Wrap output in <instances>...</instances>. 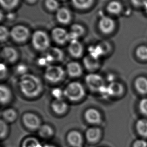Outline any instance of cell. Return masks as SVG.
<instances>
[{"label":"cell","mask_w":147,"mask_h":147,"mask_svg":"<svg viewBox=\"0 0 147 147\" xmlns=\"http://www.w3.org/2000/svg\"><path fill=\"white\" fill-rule=\"evenodd\" d=\"M68 74L72 78H78L82 75V69L80 64L76 62H70L66 66Z\"/></svg>","instance_id":"obj_19"},{"label":"cell","mask_w":147,"mask_h":147,"mask_svg":"<svg viewBox=\"0 0 147 147\" xmlns=\"http://www.w3.org/2000/svg\"><path fill=\"white\" fill-rule=\"evenodd\" d=\"M123 5L121 2L118 1H112L107 4V10L110 14L117 15L123 11Z\"/></svg>","instance_id":"obj_23"},{"label":"cell","mask_w":147,"mask_h":147,"mask_svg":"<svg viewBox=\"0 0 147 147\" xmlns=\"http://www.w3.org/2000/svg\"><path fill=\"white\" fill-rule=\"evenodd\" d=\"M132 147H147V141L142 138L136 140L133 143Z\"/></svg>","instance_id":"obj_36"},{"label":"cell","mask_w":147,"mask_h":147,"mask_svg":"<svg viewBox=\"0 0 147 147\" xmlns=\"http://www.w3.org/2000/svg\"><path fill=\"white\" fill-rule=\"evenodd\" d=\"M139 108L141 113L146 117H147V98H145L140 100Z\"/></svg>","instance_id":"obj_35"},{"label":"cell","mask_w":147,"mask_h":147,"mask_svg":"<svg viewBox=\"0 0 147 147\" xmlns=\"http://www.w3.org/2000/svg\"><path fill=\"white\" fill-rule=\"evenodd\" d=\"M37 133L39 138L45 140L52 139L55 135V131L53 127L47 123L42 124Z\"/></svg>","instance_id":"obj_13"},{"label":"cell","mask_w":147,"mask_h":147,"mask_svg":"<svg viewBox=\"0 0 147 147\" xmlns=\"http://www.w3.org/2000/svg\"><path fill=\"white\" fill-rule=\"evenodd\" d=\"M52 94L55 99H62V96H64V91L59 88H54L52 92Z\"/></svg>","instance_id":"obj_37"},{"label":"cell","mask_w":147,"mask_h":147,"mask_svg":"<svg viewBox=\"0 0 147 147\" xmlns=\"http://www.w3.org/2000/svg\"><path fill=\"white\" fill-rule=\"evenodd\" d=\"M27 2L30 3H34L37 1V0H26Z\"/></svg>","instance_id":"obj_41"},{"label":"cell","mask_w":147,"mask_h":147,"mask_svg":"<svg viewBox=\"0 0 147 147\" xmlns=\"http://www.w3.org/2000/svg\"><path fill=\"white\" fill-rule=\"evenodd\" d=\"M45 5L50 11H57L59 9V4L57 0H45Z\"/></svg>","instance_id":"obj_33"},{"label":"cell","mask_w":147,"mask_h":147,"mask_svg":"<svg viewBox=\"0 0 147 147\" xmlns=\"http://www.w3.org/2000/svg\"><path fill=\"white\" fill-rule=\"evenodd\" d=\"M70 33L76 35L78 38L84 35V27L78 24H74L71 26Z\"/></svg>","instance_id":"obj_31"},{"label":"cell","mask_w":147,"mask_h":147,"mask_svg":"<svg viewBox=\"0 0 147 147\" xmlns=\"http://www.w3.org/2000/svg\"><path fill=\"white\" fill-rule=\"evenodd\" d=\"M12 98V92L8 86L2 84L0 86V101L2 105L8 103Z\"/></svg>","instance_id":"obj_24"},{"label":"cell","mask_w":147,"mask_h":147,"mask_svg":"<svg viewBox=\"0 0 147 147\" xmlns=\"http://www.w3.org/2000/svg\"><path fill=\"white\" fill-rule=\"evenodd\" d=\"M136 54L140 59L144 61L147 60V47L142 45L138 47L136 51Z\"/></svg>","instance_id":"obj_32"},{"label":"cell","mask_w":147,"mask_h":147,"mask_svg":"<svg viewBox=\"0 0 147 147\" xmlns=\"http://www.w3.org/2000/svg\"><path fill=\"white\" fill-rule=\"evenodd\" d=\"M123 86L117 82H112L107 86H106L105 94L111 96H117L123 93Z\"/></svg>","instance_id":"obj_14"},{"label":"cell","mask_w":147,"mask_h":147,"mask_svg":"<svg viewBox=\"0 0 147 147\" xmlns=\"http://www.w3.org/2000/svg\"><path fill=\"white\" fill-rule=\"evenodd\" d=\"M65 71L63 68L57 65H50L47 67L44 76L49 82L56 83L63 79Z\"/></svg>","instance_id":"obj_5"},{"label":"cell","mask_w":147,"mask_h":147,"mask_svg":"<svg viewBox=\"0 0 147 147\" xmlns=\"http://www.w3.org/2000/svg\"><path fill=\"white\" fill-rule=\"evenodd\" d=\"M94 0H71L72 3L76 8L86 9L92 6Z\"/></svg>","instance_id":"obj_29"},{"label":"cell","mask_w":147,"mask_h":147,"mask_svg":"<svg viewBox=\"0 0 147 147\" xmlns=\"http://www.w3.org/2000/svg\"><path fill=\"white\" fill-rule=\"evenodd\" d=\"M84 117L86 121L92 126L100 125L102 121L101 113L94 108L87 109L84 114Z\"/></svg>","instance_id":"obj_10"},{"label":"cell","mask_w":147,"mask_h":147,"mask_svg":"<svg viewBox=\"0 0 147 147\" xmlns=\"http://www.w3.org/2000/svg\"><path fill=\"white\" fill-rule=\"evenodd\" d=\"M10 34L13 40L16 42H24L28 39L30 32L26 26L18 25L12 28Z\"/></svg>","instance_id":"obj_9"},{"label":"cell","mask_w":147,"mask_h":147,"mask_svg":"<svg viewBox=\"0 0 147 147\" xmlns=\"http://www.w3.org/2000/svg\"><path fill=\"white\" fill-rule=\"evenodd\" d=\"M136 130L138 134L144 139L147 138V119H140L136 123Z\"/></svg>","instance_id":"obj_21"},{"label":"cell","mask_w":147,"mask_h":147,"mask_svg":"<svg viewBox=\"0 0 147 147\" xmlns=\"http://www.w3.org/2000/svg\"><path fill=\"white\" fill-rule=\"evenodd\" d=\"M83 63L85 67L90 71H94L99 66V59L88 54L84 58Z\"/></svg>","instance_id":"obj_20"},{"label":"cell","mask_w":147,"mask_h":147,"mask_svg":"<svg viewBox=\"0 0 147 147\" xmlns=\"http://www.w3.org/2000/svg\"><path fill=\"white\" fill-rule=\"evenodd\" d=\"M1 6L7 10L15 8L19 3V0H0Z\"/></svg>","instance_id":"obj_30"},{"label":"cell","mask_w":147,"mask_h":147,"mask_svg":"<svg viewBox=\"0 0 147 147\" xmlns=\"http://www.w3.org/2000/svg\"><path fill=\"white\" fill-rule=\"evenodd\" d=\"M22 121L24 127L31 131H37L42 125L40 117L35 113H26L22 117Z\"/></svg>","instance_id":"obj_4"},{"label":"cell","mask_w":147,"mask_h":147,"mask_svg":"<svg viewBox=\"0 0 147 147\" xmlns=\"http://www.w3.org/2000/svg\"><path fill=\"white\" fill-rule=\"evenodd\" d=\"M11 36L10 31L5 26H1L0 27V40L1 42H4L6 41L9 36Z\"/></svg>","instance_id":"obj_34"},{"label":"cell","mask_w":147,"mask_h":147,"mask_svg":"<svg viewBox=\"0 0 147 147\" xmlns=\"http://www.w3.org/2000/svg\"><path fill=\"white\" fill-rule=\"evenodd\" d=\"M19 86L22 94L28 98L36 97L43 90L41 80L32 74H26L22 75L19 80Z\"/></svg>","instance_id":"obj_1"},{"label":"cell","mask_w":147,"mask_h":147,"mask_svg":"<svg viewBox=\"0 0 147 147\" xmlns=\"http://www.w3.org/2000/svg\"><path fill=\"white\" fill-rule=\"evenodd\" d=\"M68 51L74 57L79 58L82 55L84 48L82 44L78 40L70 42L68 46Z\"/></svg>","instance_id":"obj_18"},{"label":"cell","mask_w":147,"mask_h":147,"mask_svg":"<svg viewBox=\"0 0 147 147\" xmlns=\"http://www.w3.org/2000/svg\"><path fill=\"white\" fill-rule=\"evenodd\" d=\"M52 37L58 44H63L68 42L69 33L64 28L56 27L52 31Z\"/></svg>","instance_id":"obj_12"},{"label":"cell","mask_w":147,"mask_h":147,"mask_svg":"<svg viewBox=\"0 0 147 147\" xmlns=\"http://www.w3.org/2000/svg\"><path fill=\"white\" fill-rule=\"evenodd\" d=\"M52 109L58 115L65 113L68 109L67 104L62 99H55L51 103Z\"/></svg>","instance_id":"obj_17"},{"label":"cell","mask_w":147,"mask_h":147,"mask_svg":"<svg viewBox=\"0 0 147 147\" xmlns=\"http://www.w3.org/2000/svg\"><path fill=\"white\" fill-rule=\"evenodd\" d=\"M1 55L5 60L11 63L15 61L18 58V53L16 50L10 46H6L3 48Z\"/></svg>","instance_id":"obj_15"},{"label":"cell","mask_w":147,"mask_h":147,"mask_svg":"<svg viewBox=\"0 0 147 147\" xmlns=\"http://www.w3.org/2000/svg\"><path fill=\"white\" fill-rule=\"evenodd\" d=\"M58 21L63 24L69 23L71 20V14L69 9L65 7H61L57 11L56 15Z\"/></svg>","instance_id":"obj_16"},{"label":"cell","mask_w":147,"mask_h":147,"mask_svg":"<svg viewBox=\"0 0 147 147\" xmlns=\"http://www.w3.org/2000/svg\"><path fill=\"white\" fill-rule=\"evenodd\" d=\"M2 119L8 123H11L16 121L18 117L17 111L12 108L4 110L2 113Z\"/></svg>","instance_id":"obj_25"},{"label":"cell","mask_w":147,"mask_h":147,"mask_svg":"<svg viewBox=\"0 0 147 147\" xmlns=\"http://www.w3.org/2000/svg\"><path fill=\"white\" fill-rule=\"evenodd\" d=\"M66 140L70 147H84L86 141L84 136L76 129L70 131L66 135Z\"/></svg>","instance_id":"obj_7"},{"label":"cell","mask_w":147,"mask_h":147,"mask_svg":"<svg viewBox=\"0 0 147 147\" xmlns=\"http://www.w3.org/2000/svg\"><path fill=\"white\" fill-rule=\"evenodd\" d=\"M98 27L103 33L109 34L113 32L115 28V22L109 16H102L99 20Z\"/></svg>","instance_id":"obj_11"},{"label":"cell","mask_w":147,"mask_h":147,"mask_svg":"<svg viewBox=\"0 0 147 147\" xmlns=\"http://www.w3.org/2000/svg\"><path fill=\"white\" fill-rule=\"evenodd\" d=\"M85 80L88 87L94 92H100L105 87L103 78L98 74H89Z\"/></svg>","instance_id":"obj_8"},{"label":"cell","mask_w":147,"mask_h":147,"mask_svg":"<svg viewBox=\"0 0 147 147\" xmlns=\"http://www.w3.org/2000/svg\"><path fill=\"white\" fill-rule=\"evenodd\" d=\"M43 147H58L55 145H54L52 144H47L43 145Z\"/></svg>","instance_id":"obj_40"},{"label":"cell","mask_w":147,"mask_h":147,"mask_svg":"<svg viewBox=\"0 0 147 147\" xmlns=\"http://www.w3.org/2000/svg\"><path fill=\"white\" fill-rule=\"evenodd\" d=\"M21 147H43L39 140L34 137H28L24 139Z\"/></svg>","instance_id":"obj_27"},{"label":"cell","mask_w":147,"mask_h":147,"mask_svg":"<svg viewBox=\"0 0 147 147\" xmlns=\"http://www.w3.org/2000/svg\"><path fill=\"white\" fill-rule=\"evenodd\" d=\"M103 131L98 126H92L86 130L84 134L86 141L90 145L99 143L103 137Z\"/></svg>","instance_id":"obj_6"},{"label":"cell","mask_w":147,"mask_h":147,"mask_svg":"<svg viewBox=\"0 0 147 147\" xmlns=\"http://www.w3.org/2000/svg\"><path fill=\"white\" fill-rule=\"evenodd\" d=\"M1 78H5L7 74V67L5 64H1Z\"/></svg>","instance_id":"obj_39"},{"label":"cell","mask_w":147,"mask_h":147,"mask_svg":"<svg viewBox=\"0 0 147 147\" xmlns=\"http://www.w3.org/2000/svg\"><path fill=\"white\" fill-rule=\"evenodd\" d=\"M32 43L36 49L44 51L49 48L50 41L49 36L45 32L37 30L32 35Z\"/></svg>","instance_id":"obj_3"},{"label":"cell","mask_w":147,"mask_h":147,"mask_svg":"<svg viewBox=\"0 0 147 147\" xmlns=\"http://www.w3.org/2000/svg\"><path fill=\"white\" fill-rule=\"evenodd\" d=\"M134 85L139 93L145 94H147V78L144 76H139L136 79Z\"/></svg>","instance_id":"obj_22"},{"label":"cell","mask_w":147,"mask_h":147,"mask_svg":"<svg viewBox=\"0 0 147 147\" xmlns=\"http://www.w3.org/2000/svg\"><path fill=\"white\" fill-rule=\"evenodd\" d=\"M47 54L49 56L53 61H61L63 59V52L61 50L57 47L49 48Z\"/></svg>","instance_id":"obj_26"},{"label":"cell","mask_w":147,"mask_h":147,"mask_svg":"<svg viewBox=\"0 0 147 147\" xmlns=\"http://www.w3.org/2000/svg\"><path fill=\"white\" fill-rule=\"evenodd\" d=\"M10 129L9 123L3 119L0 121V139L3 141L7 139L10 134Z\"/></svg>","instance_id":"obj_28"},{"label":"cell","mask_w":147,"mask_h":147,"mask_svg":"<svg viewBox=\"0 0 147 147\" xmlns=\"http://www.w3.org/2000/svg\"><path fill=\"white\" fill-rule=\"evenodd\" d=\"M63 91L66 98L73 101H79L86 94L84 86L78 82H72L68 84Z\"/></svg>","instance_id":"obj_2"},{"label":"cell","mask_w":147,"mask_h":147,"mask_svg":"<svg viewBox=\"0 0 147 147\" xmlns=\"http://www.w3.org/2000/svg\"><path fill=\"white\" fill-rule=\"evenodd\" d=\"M147 0H131V4L136 7H144Z\"/></svg>","instance_id":"obj_38"}]
</instances>
